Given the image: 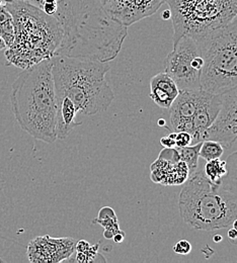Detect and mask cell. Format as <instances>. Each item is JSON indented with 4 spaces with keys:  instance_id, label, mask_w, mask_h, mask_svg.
<instances>
[{
    "instance_id": "cell-32",
    "label": "cell",
    "mask_w": 237,
    "mask_h": 263,
    "mask_svg": "<svg viewBox=\"0 0 237 263\" xmlns=\"http://www.w3.org/2000/svg\"><path fill=\"white\" fill-rule=\"evenodd\" d=\"M158 126H159V127H166V126H167V123H166V121H165L163 119H160V120H158Z\"/></svg>"
},
{
    "instance_id": "cell-36",
    "label": "cell",
    "mask_w": 237,
    "mask_h": 263,
    "mask_svg": "<svg viewBox=\"0 0 237 263\" xmlns=\"http://www.w3.org/2000/svg\"><path fill=\"white\" fill-rule=\"evenodd\" d=\"M163 1H166V0H163Z\"/></svg>"
},
{
    "instance_id": "cell-15",
    "label": "cell",
    "mask_w": 237,
    "mask_h": 263,
    "mask_svg": "<svg viewBox=\"0 0 237 263\" xmlns=\"http://www.w3.org/2000/svg\"><path fill=\"white\" fill-rule=\"evenodd\" d=\"M179 89L167 72L158 73L150 80V99L163 109H169Z\"/></svg>"
},
{
    "instance_id": "cell-19",
    "label": "cell",
    "mask_w": 237,
    "mask_h": 263,
    "mask_svg": "<svg viewBox=\"0 0 237 263\" xmlns=\"http://www.w3.org/2000/svg\"><path fill=\"white\" fill-rule=\"evenodd\" d=\"M203 171L210 181L221 185V179L227 172L226 161H223L220 158L206 161Z\"/></svg>"
},
{
    "instance_id": "cell-11",
    "label": "cell",
    "mask_w": 237,
    "mask_h": 263,
    "mask_svg": "<svg viewBox=\"0 0 237 263\" xmlns=\"http://www.w3.org/2000/svg\"><path fill=\"white\" fill-rule=\"evenodd\" d=\"M73 238H53L49 235L33 239L27 248L30 262L57 263L66 261L75 252Z\"/></svg>"
},
{
    "instance_id": "cell-22",
    "label": "cell",
    "mask_w": 237,
    "mask_h": 263,
    "mask_svg": "<svg viewBox=\"0 0 237 263\" xmlns=\"http://www.w3.org/2000/svg\"><path fill=\"white\" fill-rule=\"evenodd\" d=\"M173 252L178 255H188L192 251V244L188 240H180L178 241L173 247Z\"/></svg>"
},
{
    "instance_id": "cell-17",
    "label": "cell",
    "mask_w": 237,
    "mask_h": 263,
    "mask_svg": "<svg viewBox=\"0 0 237 263\" xmlns=\"http://www.w3.org/2000/svg\"><path fill=\"white\" fill-rule=\"evenodd\" d=\"M202 142L196 143L193 146L189 145V146H185V147H175V149L178 153V156H179V160L185 162L188 166L190 175H192L193 173H195L197 171Z\"/></svg>"
},
{
    "instance_id": "cell-10",
    "label": "cell",
    "mask_w": 237,
    "mask_h": 263,
    "mask_svg": "<svg viewBox=\"0 0 237 263\" xmlns=\"http://www.w3.org/2000/svg\"><path fill=\"white\" fill-rule=\"evenodd\" d=\"M104 12L115 22L129 28L154 14L163 0H100Z\"/></svg>"
},
{
    "instance_id": "cell-18",
    "label": "cell",
    "mask_w": 237,
    "mask_h": 263,
    "mask_svg": "<svg viewBox=\"0 0 237 263\" xmlns=\"http://www.w3.org/2000/svg\"><path fill=\"white\" fill-rule=\"evenodd\" d=\"M226 169L227 172L221 179V186L237 195V151L227 157Z\"/></svg>"
},
{
    "instance_id": "cell-27",
    "label": "cell",
    "mask_w": 237,
    "mask_h": 263,
    "mask_svg": "<svg viewBox=\"0 0 237 263\" xmlns=\"http://www.w3.org/2000/svg\"><path fill=\"white\" fill-rule=\"evenodd\" d=\"M228 239L232 244L237 245V231L232 227H230L228 230Z\"/></svg>"
},
{
    "instance_id": "cell-7",
    "label": "cell",
    "mask_w": 237,
    "mask_h": 263,
    "mask_svg": "<svg viewBox=\"0 0 237 263\" xmlns=\"http://www.w3.org/2000/svg\"><path fill=\"white\" fill-rule=\"evenodd\" d=\"M176 42L183 35L199 37L237 16V0H166Z\"/></svg>"
},
{
    "instance_id": "cell-2",
    "label": "cell",
    "mask_w": 237,
    "mask_h": 263,
    "mask_svg": "<svg viewBox=\"0 0 237 263\" xmlns=\"http://www.w3.org/2000/svg\"><path fill=\"white\" fill-rule=\"evenodd\" d=\"M10 104L14 118L24 131L48 144L57 140V98L52 58L20 73L11 87Z\"/></svg>"
},
{
    "instance_id": "cell-31",
    "label": "cell",
    "mask_w": 237,
    "mask_h": 263,
    "mask_svg": "<svg viewBox=\"0 0 237 263\" xmlns=\"http://www.w3.org/2000/svg\"><path fill=\"white\" fill-rule=\"evenodd\" d=\"M6 49V44H5V41L3 40V37L0 35V51Z\"/></svg>"
},
{
    "instance_id": "cell-14",
    "label": "cell",
    "mask_w": 237,
    "mask_h": 263,
    "mask_svg": "<svg viewBox=\"0 0 237 263\" xmlns=\"http://www.w3.org/2000/svg\"><path fill=\"white\" fill-rule=\"evenodd\" d=\"M190 177L189 168L183 161L169 160L158 157L151 165V179L165 185H179Z\"/></svg>"
},
{
    "instance_id": "cell-30",
    "label": "cell",
    "mask_w": 237,
    "mask_h": 263,
    "mask_svg": "<svg viewBox=\"0 0 237 263\" xmlns=\"http://www.w3.org/2000/svg\"><path fill=\"white\" fill-rule=\"evenodd\" d=\"M161 17L163 18V20H170V9H168V10H166L162 14H161Z\"/></svg>"
},
{
    "instance_id": "cell-35",
    "label": "cell",
    "mask_w": 237,
    "mask_h": 263,
    "mask_svg": "<svg viewBox=\"0 0 237 263\" xmlns=\"http://www.w3.org/2000/svg\"><path fill=\"white\" fill-rule=\"evenodd\" d=\"M2 261H3V260H2V259H1V258H0V262H2Z\"/></svg>"
},
{
    "instance_id": "cell-5",
    "label": "cell",
    "mask_w": 237,
    "mask_h": 263,
    "mask_svg": "<svg viewBox=\"0 0 237 263\" xmlns=\"http://www.w3.org/2000/svg\"><path fill=\"white\" fill-rule=\"evenodd\" d=\"M184 222L198 231L230 228L237 219V195L209 180L204 171L187 179L178 198Z\"/></svg>"
},
{
    "instance_id": "cell-16",
    "label": "cell",
    "mask_w": 237,
    "mask_h": 263,
    "mask_svg": "<svg viewBox=\"0 0 237 263\" xmlns=\"http://www.w3.org/2000/svg\"><path fill=\"white\" fill-rule=\"evenodd\" d=\"M77 108L73 101L67 97L57 99L56 136L59 140L66 139L75 127L82 125V122H75Z\"/></svg>"
},
{
    "instance_id": "cell-3",
    "label": "cell",
    "mask_w": 237,
    "mask_h": 263,
    "mask_svg": "<svg viewBox=\"0 0 237 263\" xmlns=\"http://www.w3.org/2000/svg\"><path fill=\"white\" fill-rule=\"evenodd\" d=\"M4 6L14 28L13 42L5 51L7 65L27 69L56 56L63 31L54 16L22 0H7Z\"/></svg>"
},
{
    "instance_id": "cell-9",
    "label": "cell",
    "mask_w": 237,
    "mask_h": 263,
    "mask_svg": "<svg viewBox=\"0 0 237 263\" xmlns=\"http://www.w3.org/2000/svg\"><path fill=\"white\" fill-rule=\"evenodd\" d=\"M202 140L219 142L230 149L237 141V86L221 92V107L214 123L205 131Z\"/></svg>"
},
{
    "instance_id": "cell-26",
    "label": "cell",
    "mask_w": 237,
    "mask_h": 263,
    "mask_svg": "<svg viewBox=\"0 0 237 263\" xmlns=\"http://www.w3.org/2000/svg\"><path fill=\"white\" fill-rule=\"evenodd\" d=\"M160 144L165 147V148H174L176 147V144H175V141L170 137V136H167V137H163L160 139Z\"/></svg>"
},
{
    "instance_id": "cell-29",
    "label": "cell",
    "mask_w": 237,
    "mask_h": 263,
    "mask_svg": "<svg viewBox=\"0 0 237 263\" xmlns=\"http://www.w3.org/2000/svg\"><path fill=\"white\" fill-rule=\"evenodd\" d=\"M222 240H223V237L221 235H219V234H216V235L213 236V241L215 243H220Z\"/></svg>"
},
{
    "instance_id": "cell-1",
    "label": "cell",
    "mask_w": 237,
    "mask_h": 263,
    "mask_svg": "<svg viewBox=\"0 0 237 263\" xmlns=\"http://www.w3.org/2000/svg\"><path fill=\"white\" fill-rule=\"evenodd\" d=\"M54 16L63 31L56 55L110 62L120 53L128 28L112 20L100 0H22Z\"/></svg>"
},
{
    "instance_id": "cell-25",
    "label": "cell",
    "mask_w": 237,
    "mask_h": 263,
    "mask_svg": "<svg viewBox=\"0 0 237 263\" xmlns=\"http://www.w3.org/2000/svg\"><path fill=\"white\" fill-rule=\"evenodd\" d=\"M92 245L89 244V242H87L86 240H80L78 242H76L75 245V251L76 252H83L86 253L89 249H90Z\"/></svg>"
},
{
    "instance_id": "cell-33",
    "label": "cell",
    "mask_w": 237,
    "mask_h": 263,
    "mask_svg": "<svg viewBox=\"0 0 237 263\" xmlns=\"http://www.w3.org/2000/svg\"><path fill=\"white\" fill-rule=\"evenodd\" d=\"M231 227L237 231V219H235V220L233 221V223H232V226H231Z\"/></svg>"
},
{
    "instance_id": "cell-6",
    "label": "cell",
    "mask_w": 237,
    "mask_h": 263,
    "mask_svg": "<svg viewBox=\"0 0 237 263\" xmlns=\"http://www.w3.org/2000/svg\"><path fill=\"white\" fill-rule=\"evenodd\" d=\"M199 41L204 59L201 88L221 93L237 86V16Z\"/></svg>"
},
{
    "instance_id": "cell-4",
    "label": "cell",
    "mask_w": 237,
    "mask_h": 263,
    "mask_svg": "<svg viewBox=\"0 0 237 263\" xmlns=\"http://www.w3.org/2000/svg\"><path fill=\"white\" fill-rule=\"evenodd\" d=\"M107 62L56 55L52 58V74L56 98L67 97L77 111L93 116L106 110L115 99V93L105 75Z\"/></svg>"
},
{
    "instance_id": "cell-21",
    "label": "cell",
    "mask_w": 237,
    "mask_h": 263,
    "mask_svg": "<svg viewBox=\"0 0 237 263\" xmlns=\"http://www.w3.org/2000/svg\"><path fill=\"white\" fill-rule=\"evenodd\" d=\"M92 224H100L104 228V230L111 231L115 234L121 232L120 229V225H119V221L118 218H108V219H103V220H98V219H94L92 221Z\"/></svg>"
},
{
    "instance_id": "cell-8",
    "label": "cell",
    "mask_w": 237,
    "mask_h": 263,
    "mask_svg": "<svg viewBox=\"0 0 237 263\" xmlns=\"http://www.w3.org/2000/svg\"><path fill=\"white\" fill-rule=\"evenodd\" d=\"M203 65L199 41L191 35H183L173 43V49L166 60V72L179 90L201 89Z\"/></svg>"
},
{
    "instance_id": "cell-20",
    "label": "cell",
    "mask_w": 237,
    "mask_h": 263,
    "mask_svg": "<svg viewBox=\"0 0 237 263\" xmlns=\"http://www.w3.org/2000/svg\"><path fill=\"white\" fill-rule=\"evenodd\" d=\"M224 153V147L216 141L205 140L202 142L200 149V157L205 161H210L213 159L221 158Z\"/></svg>"
},
{
    "instance_id": "cell-34",
    "label": "cell",
    "mask_w": 237,
    "mask_h": 263,
    "mask_svg": "<svg viewBox=\"0 0 237 263\" xmlns=\"http://www.w3.org/2000/svg\"><path fill=\"white\" fill-rule=\"evenodd\" d=\"M6 1H7V0H0V6L4 5V4L6 3Z\"/></svg>"
},
{
    "instance_id": "cell-13",
    "label": "cell",
    "mask_w": 237,
    "mask_h": 263,
    "mask_svg": "<svg viewBox=\"0 0 237 263\" xmlns=\"http://www.w3.org/2000/svg\"><path fill=\"white\" fill-rule=\"evenodd\" d=\"M221 107V93H212L204 90L203 97L193 119L192 143L202 142L205 131L214 123Z\"/></svg>"
},
{
    "instance_id": "cell-23",
    "label": "cell",
    "mask_w": 237,
    "mask_h": 263,
    "mask_svg": "<svg viewBox=\"0 0 237 263\" xmlns=\"http://www.w3.org/2000/svg\"><path fill=\"white\" fill-rule=\"evenodd\" d=\"M175 144L176 147H185L192 144V136L187 132H175Z\"/></svg>"
},
{
    "instance_id": "cell-24",
    "label": "cell",
    "mask_w": 237,
    "mask_h": 263,
    "mask_svg": "<svg viewBox=\"0 0 237 263\" xmlns=\"http://www.w3.org/2000/svg\"><path fill=\"white\" fill-rule=\"evenodd\" d=\"M117 217L115 211L111 206H102V209L99 212L98 220H103V219H108V218H115Z\"/></svg>"
},
{
    "instance_id": "cell-12",
    "label": "cell",
    "mask_w": 237,
    "mask_h": 263,
    "mask_svg": "<svg viewBox=\"0 0 237 263\" xmlns=\"http://www.w3.org/2000/svg\"><path fill=\"white\" fill-rule=\"evenodd\" d=\"M204 90H179L170 108V132H187L192 134L193 119L197 112L203 97Z\"/></svg>"
},
{
    "instance_id": "cell-28",
    "label": "cell",
    "mask_w": 237,
    "mask_h": 263,
    "mask_svg": "<svg viewBox=\"0 0 237 263\" xmlns=\"http://www.w3.org/2000/svg\"><path fill=\"white\" fill-rule=\"evenodd\" d=\"M125 236H126L125 232L121 231V232H119V233H117V234L114 235L113 240L115 241V243H122V242L124 241V239H125Z\"/></svg>"
}]
</instances>
